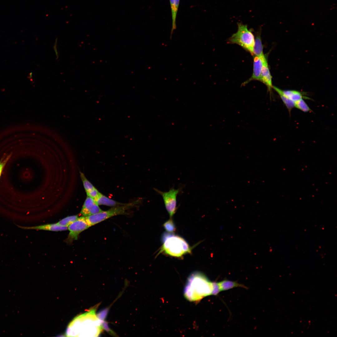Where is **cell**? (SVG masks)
I'll use <instances>...</instances> for the list:
<instances>
[{"instance_id": "cell-3", "label": "cell", "mask_w": 337, "mask_h": 337, "mask_svg": "<svg viewBox=\"0 0 337 337\" xmlns=\"http://www.w3.org/2000/svg\"><path fill=\"white\" fill-rule=\"evenodd\" d=\"M162 241V245L159 254L163 253L171 256L181 257L192 252V248L183 238L178 235L165 233Z\"/></svg>"}, {"instance_id": "cell-6", "label": "cell", "mask_w": 337, "mask_h": 337, "mask_svg": "<svg viewBox=\"0 0 337 337\" xmlns=\"http://www.w3.org/2000/svg\"><path fill=\"white\" fill-rule=\"evenodd\" d=\"M182 187L176 189L172 187L168 191L163 192L154 188V190L162 196L170 218L172 217L177 210V197L182 192Z\"/></svg>"}, {"instance_id": "cell-18", "label": "cell", "mask_w": 337, "mask_h": 337, "mask_svg": "<svg viewBox=\"0 0 337 337\" xmlns=\"http://www.w3.org/2000/svg\"><path fill=\"white\" fill-rule=\"evenodd\" d=\"M78 217L77 215H72L67 216L56 222V223L61 226L68 227Z\"/></svg>"}, {"instance_id": "cell-9", "label": "cell", "mask_w": 337, "mask_h": 337, "mask_svg": "<svg viewBox=\"0 0 337 337\" xmlns=\"http://www.w3.org/2000/svg\"><path fill=\"white\" fill-rule=\"evenodd\" d=\"M253 71L252 76L244 83L247 84L252 80H260L261 74L264 60L266 58H262L253 55Z\"/></svg>"}, {"instance_id": "cell-23", "label": "cell", "mask_w": 337, "mask_h": 337, "mask_svg": "<svg viewBox=\"0 0 337 337\" xmlns=\"http://www.w3.org/2000/svg\"><path fill=\"white\" fill-rule=\"evenodd\" d=\"M10 158V155H9L0 160V178L3 169Z\"/></svg>"}, {"instance_id": "cell-24", "label": "cell", "mask_w": 337, "mask_h": 337, "mask_svg": "<svg viewBox=\"0 0 337 337\" xmlns=\"http://www.w3.org/2000/svg\"><path fill=\"white\" fill-rule=\"evenodd\" d=\"M100 192L95 187L86 193L87 196L95 199L98 195Z\"/></svg>"}, {"instance_id": "cell-11", "label": "cell", "mask_w": 337, "mask_h": 337, "mask_svg": "<svg viewBox=\"0 0 337 337\" xmlns=\"http://www.w3.org/2000/svg\"><path fill=\"white\" fill-rule=\"evenodd\" d=\"M260 81L264 83L267 86L270 91L271 90V89L273 87L272 76L271 74L266 58L263 61Z\"/></svg>"}, {"instance_id": "cell-5", "label": "cell", "mask_w": 337, "mask_h": 337, "mask_svg": "<svg viewBox=\"0 0 337 337\" xmlns=\"http://www.w3.org/2000/svg\"><path fill=\"white\" fill-rule=\"evenodd\" d=\"M139 202L137 200L131 203L113 207L107 210H102L98 213L85 217V218L90 227L115 216L126 214L128 210L134 207Z\"/></svg>"}, {"instance_id": "cell-22", "label": "cell", "mask_w": 337, "mask_h": 337, "mask_svg": "<svg viewBox=\"0 0 337 337\" xmlns=\"http://www.w3.org/2000/svg\"><path fill=\"white\" fill-rule=\"evenodd\" d=\"M221 291L218 282H212L211 295H217Z\"/></svg>"}, {"instance_id": "cell-4", "label": "cell", "mask_w": 337, "mask_h": 337, "mask_svg": "<svg viewBox=\"0 0 337 337\" xmlns=\"http://www.w3.org/2000/svg\"><path fill=\"white\" fill-rule=\"evenodd\" d=\"M237 30L229 38L230 43L237 44L253 55L255 38L252 30L249 29L247 25L238 22Z\"/></svg>"}, {"instance_id": "cell-8", "label": "cell", "mask_w": 337, "mask_h": 337, "mask_svg": "<svg viewBox=\"0 0 337 337\" xmlns=\"http://www.w3.org/2000/svg\"><path fill=\"white\" fill-rule=\"evenodd\" d=\"M102 210L94 199L87 196L81 211L83 216L86 217L98 213Z\"/></svg>"}, {"instance_id": "cell-1", "label": "cell", "mask_w": 337, "mask_h": 337, "mask_svg": "<svg viewBox=\"0 0 337 337\" xmlns=\"http://www.w3.org/2000/svg\"><path fill=\"white\" fill-rule=\"evenodd\" d=\"M102 329L95 309H92L75 317L68 326L66 335L68 337H96Z\"/></svg>"}, {"instance_id": "cell-10", "label": "cell", "mask_w": 337, "mask_h": 337, "mask_svg": "<svg viewBox=\"0 0 337 337\" xmlns=\"http://www.w3.org/2000/svg\"><path fill=\"white\" fill-rule=\"evenodd\" d=\"M16 225L21 228L23 229H33L37 230H43L51 231H60L66 230L67 227L61 226L57 224L56 223L49 224L32 227H24L17 225Z\"/></svg>"}, {"instance_id": "cell-17", "label": "cell", "mask_w": 337, "mask_h": 337, "mask_svg": "<svg viewBox=\"0 0 337 337\" xmlns=\"http://www.w3.org/2000/svg\"><path fill=\"white\" fill-rule=\"evenodd\" d=\"M279 94L284 105H286L289 111L290 112L292 109L295 107V102L290 100L283 95L279 91L274 90Z\"/></svg>"}, {"instance_id": "cell-14", "label": "cell", "mask_w": 337, "mask_h": 337, "mask_svg": "<svg viewBox=\"0 0 337 337\" xmlns=\"http://www.w3.org/2000/svg\"><path fill=\"white\" fill-rule=\"evenodd\" d=\"M169 1L172 17V27L170 36V38L171 40L173 32L176 28V18L180 0H169Z\"/></svg>"}, {"instance_id": "cell-12", "label": "cell", "mask_w": 337, "mask_h": 337, "mask_svg": "<svg viewBox=\"0 0 337 337\" xmlns=\"http://www.w3.org/2000/svg\"><path fill=\"white\" fill-rule=\"evenodd\" d=\"M273 89L281 93L283 95L290 100L295 102L302 99L307 98L304 96L301 92L294 90H282L276 87L273 86Z\"/></svg>"}, {"instance_id": "cell-2", "label": "cell", "mask_w": 337, "mask_h": 337, "mask_svg": "<svg viewBox=\"0 0 337 337\" xmlns=\"http://www.w3.org/2000/svg\"><path fill=\"white\" fill-rule=\"evenodd\" d=\"M212 282H208L205 276L199 272L192 273L185 286L184 295L190 301H196L211 295Z\"/></svg>"}, {"instance_id": "cell-16", "label": "cell", "mask_w": 337, "mask_h": 337, "mask_svg": "<svg viewBox=\"0 0 337 337\" xmlns=\"http://www.w3.org/2000/svg\"><path fill=\"white\" fill-rule=\"evenodd\" d=\"M218 284L221 291L227 290L237 287H241L247 289V288L244 285L239 283L237 282L226 279L218 282Z\"/></svg>"}, {"instance_id": "cell-20", "label": "cell", "mask_w": 337, "mask_h": 337, "mask_svg": "<svg viewBox=\"0 0 337 337\" xmlns=\"http://www.w3.org/2000/svg\"><path fill=\"white\" fill-rule=\"evenodd\" d=\"M80 174L83 187L86 193L95 188L94 185L86 178L83 173L80 172Z\"/></svg>"}, {"instance_id": "cell-15", "label": "cell", "mask_w": 337, "mask_h": 337, "mask_svg": "<svg viewBox=\"0 0 337 337\" xmlns=\"http://www.w3.org/2000/svg\"><path fill=\"white\" fill-rule=\"evenodd\" d=\"M261 30L257 32L254 47L253 55L261 58L265 56L263 51V46L261 37Z\"/></svg>"}, {"instance_id": "cell-7", "label": "cell", "mask_w": 337, "mask_h": 337, "mask_svg": "<svg viewBox=\"0 0 337 337\" xmlns=\"http://www.w3.org/2000/svg\"><path fill=\"white\" fill-rule=\"evenodd\" d=\"M89 227L85 217L78 218L67 227L69 231L67 241L69 243L76 240L80 233Z\"/></svg>"}, {"instance_id": "cell-19", "label": "cell", "mask_w": 337, "mask_h": 337, "mask_svg": "<svg viewBox=\"0 0 337 337\" xmlns=\"http://www.w3.org/2000/svg\"><path fill=\"white\" fill-rule=\"evenodd\" d=\"M295 107L305 112L311 111L303 99L295 102Z\"/></svg>"}, {"instance_id": "cell-13", "label": "cell", "mask_w": 337, "mask_h": 337, "mask_svg": "<svg viewBox=\"0 0 337 337\" xmlns=\"http://www.w3.org/2000/svg\"><path fill=\"white\" fill-rule=\"evenodd\" d=\"M94 199L99 205H105L113 207L122 205L125 204L117 202L111 199L100 192Z\"/></svg>"}, {"instance_id": "cell-21", "label": "cell", "mask_w": 337, "mask_h": 337, "mask_svg": "<svg viewBox=\"0 0 337 337\" xmlns=\"http://www.w3.org/2000/svg\"><path fill=\"white\" fill-rule=\"evenodd\" d=\"M163 226L167 232L169 233H172L176 230L175 226L172 218L165 222Z\"/></svg>"}, {"instance_id": "cell-25", "label": "cell", "mask_w": 337, "mask_h": 337, "mask_svg": "<svg viewBox=\"0 0 337 337\" xmlns=\"http://www.w3.org/2000/svg\"><path fill=\"white\" fill-rule=\"evenodd\" d=\"M57 40H56V41H55V45H54V46L53 47V48H54V50L55 52V53H56V57H57V58L58 59V53L57 50Z\"/></svg>"}]
</instances>
